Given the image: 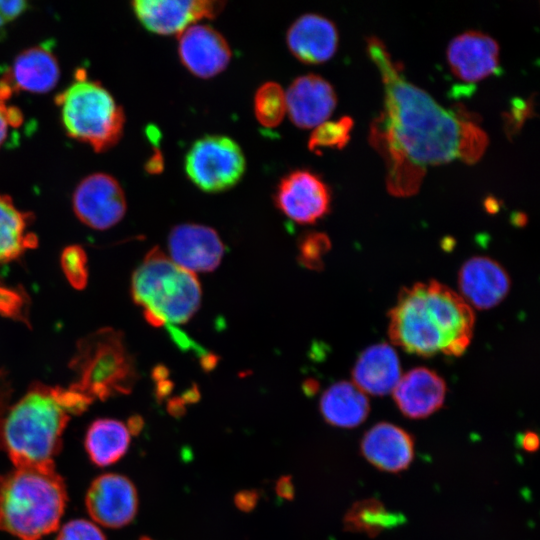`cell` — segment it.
Returning a JSON list of instances; mask_svg holds the SVG:
<instances>
[{
	"mask_svg": "<svg viewBox=\"0 0 540 540\" xmlns=\"http://www.w3.org/2000/svg\"><path fill=\"white\" fill-rule=\"evenodd\" d=\"M352 127L353 120L348 116L321 123L310 134L309 150L318 153L322 148H343L349 141Z\"/></svg>",
	"mask_w": 540,
	"mask_h": 540,
	"instance_id": "28",
	"label": "cell"
},
{
	"mask_svg": "<svg viewBox=\"0 0 540 540\" xmlns=\"http://www.w3.org/2000/svg\"><path fill=\"white\" fill-rule=\"evenodd\" d=\"M388 316L390 340L419 356H460L473 336L472 307L435 280L403 288Z\"/></svg>",
	"mask_w": 540,
	"mask_h": 540,
	"instance_id": "2",
	"label": "cell"
},
{
	"mask_svg": "<svg viewBox=\"0 0 540 540\" xmlns=\"http://www.w3.org/2000/svg\"><path fill=\"white\" fill-rule=\"evenodd\" d=\"M131 295L146 321L163 327L188 322L201 305L202 290L194 273L155 247L134 271Z\"/></svg>",
	"mask_w": 540,
	"mask_h": 540,
	"instance_id": "5",
	"label": "cell"
},
{
	"mask_svg": "<svg viewBox=\"0 0 540 540\" xmlns=\"http://www.w3.org/2000/svg\"><path fill=\"white\" fill-rule=\"evenodd\" d=\"M76 217L86 226L106 230L124 217L127 204L119 182L109 174L93 173L83 178L72 196Z\"/></svg>",
	"mask_w": 540,
	"mask_h": 540,
	"instance_id": "9",
	"label": "cell"
},
{
	"mask_svg": "<svg viewBox=\"0 0 540 540\" xmlns=\"http://www.w3.org/2000/svg\"><path fill=\"white\" fill-rule=\"evenodd\" d=\"M348 531L377 536L384 530L396 528L405 522L402 513L391 511L377 499H365L353 504L344 517Z\"/></svg>",
	"mask_w": 540,
	"mask_h": 540,
	"instance_id": "26",
	"label": "cell"
},
{
	"mask_svg": "<svg viewBox=\"0 0 540 540\" xmlns=\"http://www.w3.org/2000/svg\"><path fill=\"white\" fill-rule=\"evenodd\" d=\"M361 452L366 460L378 469L397 473L411 464L414 458V440L401 427L381 422L364 434Z\"/></svg>",
	"mask_w": 540,
	"mask_h": 540,
	"instance_id": "20",
	"label": "cell"
},
{
	"mask_svg": "<svg viewBox=\"0 0 540 540\" xmlns=\"http://www.w3.org/2000/svg\"><path fill=\"white\" fill-rule=\"evenodd\" d=\"M400 378L398 355L386 343L375 344L365 349L352 370L353 384L363 393L375 396L393 392Z\"/></svg>",
	"mask_w": 540,
	"mask_h": 540,
	"instance_id": "22",
	"label": "cell"
},
{
	"mask_svg": "<svg viewBox=\"0 0 540 540\" xmlns=\"http://www.w3.org/2000/svg\"><path fill=\"white\" fill-rule=\"evenodd\" d=\"M286 111L299 128H315L327 121L337 104L333 86L323 77L307 74L297 77L285 93Z\"/></svg>",
	"mask_w": 540,
	"mask_h": 540,
	"instance_id": "16",
	"label": "cell"
},
{
	"mask_svg": "<svg viewBox=\"0 0 540 540\" xmlns=\"http://www.w3.org/2000/svg\"><path fill=\"white\" fill-rule=\"evenodd\" d=\"M59 77V63L52 50L45 45H37L20 52L0 80L12 93L20 90L42 94L52 90Z\"/></svg>",
	"mask_w": 540,
	"mask_h": 540,
	"instance_id": "21",
	"label": "cell"
},
{
	"mask_svg": "<svg viewBox=\"0 0 540 540\" xmlns=\"http://www.w3.org/2000/svg\"><path fill=\"white\" fill-rule=\"evenodd\" d=\"M184 168L190 181L209 193L230 189L242 178L246 161L240 146L222 135L196 140L186 153Z\"/></svg>",
	"mask_w": 540,
	"mask_h": 540,
	"instance_id": "8",
	"label": "cell"
},
{
	"mask_svg": "<svg viewBox=\"0 0 540 540\" xmlns=\"http://www.w3.org/2000/svg\"><path fill=\"white\" fill-rule=\"evenodd\" d=\"M274 201L276 207L292 221L313 224L329 212L331 194L318 175L299 169L280 180Z\"/></svg>",
	"mask_w": 540,
	"mask_h": 540,
	"instance_id": "10",
	"label": "cell"
},
{
	"mask_svg": "<svg viewBox=\"0 0 540 540\" xmlns=\"http://www.w3.org/2000/svg\"><path fill=\"white\" fill-rule=\"evenodd\" d=\"M338 41L335 24L319 14L300 16L286 35L290 52L306 64H320L329 60L337 50Z\"/></svg>",
	"mask_w": 540,
	"mask_h": 540,
	"instance_id": "19",
	"label": "cell"
},
{
	"mask_svg": "<svg viewBox=\"0 0 540 540\" xmlns=\"http://www.w3.org/2000/svg\"><path fill=\"white\" fill-rule=\"evenodd\" d=\"M66 501L55 465L15 467L0 476V529L36 540L58 528Z\"/></svg>",
	"mask_w": 540,
	"mask_h": 540,
	"instance_id": "3",
	"label": "cell"
},
{
	"mask_svg": "<svg viewBox=\"0 0 540 540\" xmlns=\"http://www.w3.org/2000/svg\"><path fill=\"white\" fill-rule=\"evenodd\" d=\"M86 508L91 518L109 528L129 524L138 510V495L126 476L108 473L98 476L86 494Z\"/></svg>",
	"mask_w": 540,
	"mask_h": 540,
	"instance_id": "11",
	"label": "cell"
},
{
	"mask_svg": "<svg viewBox=\"0 0 540 540\" xmlns=\"http://www.w3.org/2000/svg\"><path fill=\"white\" fill-rule=\"evenodd\" d=\"M278 493L284 498H292L293 496V486L289 478H282L277 484Z\"/></svg>",
	"mask_w": 540,
	"mask_h": 540,
	"instance_id": "36",
	"label": "cell"
},
{
	"mask_svg": "<svg viewBox=\"0 0 540 540\" xmlns=\"http://www.w3.org/2000/svg\"><path fill=\"white\" fill-rule=\"evenodd\" d=\"M446 391L445 381L435 371L417 367L401 376L392 393L403 415L422 419L443 406Z\"/></svg>",
	"mask_w": 540,
	"mask_h": 540,
	"instance_id": "18",
	"label": "cell"
},
{
	"mask_svg": "<svg viewBox=\"0 0 540 540\" xmlns=\"http://www.w3.org/2000/svg\"><path fill=\"white\" fill-rule=\"evenodd\" d=\"M30 221L29 213L18 209L11 197L0 193V264L36 246V236L29 230Z\"/></svg>",
	"mask_w": 540,
	"mask_h": 540,
	"instance_id": "25",
	"label": "cell"
},
{
	"mask_svg": "<svg viewBox=\"0 0 540 540\" xmlns=\"http://www.w3.org/2000/svg\"><path fill=\"white\" fill-rule=\"evenodd\" d=\"M22 121V114L17 108L0 100V148L6 142L10 129L19 127Z\"/></svg>",
	"mask_w": 540,
	"mask_h": 540,
	"instance_id": "32",
	"label": "cell"
},
{
	"mask_svg": "<svg viewBox=\"0 0 540 540\" xmlns=\"http://www.w3.org/2000/svg\"><path fill=\"white\" fill-rule=\"evenodd\" d=\"M447 61L458 79L478 82L498 71L499 45L486 33L466 31L450 41Z\"/></svg>",
	"mask_w": 540,
	"mask_h": 540,
	"instance_id": "15",
	"label": "cell"
},
{
	"mask_svg": "<svg viewBox=\"0 0 540 540\" xmlns=\"http://www.w3.org/2000/svg\"><path fill=\"white\" fill-rule=\"evenodd\" d=\"M67 135L96 152L114 146L122 137L125 115L111 93L78 71L76 78L56 97Z\"/></svg>",
	"mask_w": 540,
	"mask_h": 540,
	"instance_id": "6",
	"label": "cell"
},
{
	"mask_svg": "<svg viewBox=\"0 0 540 540\" xmlns=\"http://www.w3.org/2000/svg\"><path fill=\"white\" fill-rule=\"evenodd\" d=\"M82 352V376L72 388L91 400L131 390L136 373L120 335L111 330L100 332Z\"/></svg>",
	"mask_w": 540,
	"mask_h": 540,
	"instance_id": "7",
	"label": "cell"
},
{
	"mask_svg": "<svg viewBox=\"0 0 540 540\" xmlns=\"http://www.w3.org/2000/svg\"><path fill=\"white\" fill-rule=\"evenodd\" d=\"M522 448L527 451H534L538 448V436L533 432H526L521 439Z\"/></svg>",
	"mask_w": 540,
	"mask_h": 540,
	"instance_id": "35",
	"label": "cell"
},
{
	"mask_svg": "<svg viewBox=\"0 0 540 540\" xmlns=\"http://www.w3.org/2000/svg\"><path fill=\"white\" fill-rule=\"evenodd\" d=\"M328 236L321 232L305 233L298 243V259L301 265L310 270L323 268V257L330 250Z\"/></svg>",
	"mask_w": 540,
	"mask_h": 540,
	"instance_id": "29",
	"label": "cell"
},
{
	"mask_svg": "<svg viewBox=\"0 0 540 540\" xmlns=\"http://www.w3.org/2000/svg\"><path fill=\"white\" fill-rule=\"evenodd\" d=\"M61 267L67 280L74 288L82 289L85 287L88 280L87 257L80 246H69L63 250Z\"/></svg>",
	"mask_w": 540,
	"mask_h": 540,
	"instance_id": "30",
	"label": "cell"
},
{
	"mask_svg": "<svg viewBox=\"0 0 540 540\" xmlns=\"http://www.w3.org/2000/svg\"><path fill=\"white\" fill-rule=\"evenodd\" d=\"M69 414L56 389L36 385L0 419V448L15 467L54 465Z\"/></svg>",
	"mask_w": 540,
	"mask_h": 540,
	"instance_id": "4",
	"label": "cell"
},
{
	"mask_svg": "<svg viewBox=\"0 0 540 540\" xmlns=\"http://www.w3.org/2000/svg\"><path fill=\"white\" fill-rule=\"evenodd\" d=\"M56 540H106L102 531L92 522L77 519L66 523Z\"/></svg>",
	"mask_w": 540,
	"mask_h": 540,
	"instance_id": "31",
	"label": "cell"
},
{
	"mask_svg": "<svg viewBox=\"0 0 540 540\" xmlns=\"http://www.w3.org/2000/svg\"><path fill=\"white\" fill-rule=\"evenodd\" d=\"M130 430L126 424L115 419H98L87 430L85 449L97 466H108L117 462L127 452Z\"/></svg>",
	"mask_w": 540,
	"mask_h": 540,
	"instance_id": "24",
	"label": "cell"
},
{
	"mask_svg": "<svg viewBox=\"0 0 540 540\" xmlns=\"http://www.w3.org/2000/svg\"><path fill=\"white\" fill-rule=\"evenodd\" d=\"M178 53L186 69L203 79L221 73L232 56L226 39L209 25H193L181 32Z\"/></svg>",
	"mask_w": 540,
	"mask_h": 540,
	"instance_id": "14",
	"label": "cell"
},
{
	"mask_svg": "<svg viewBox=\"0 0 540 540\" xmlns=\"http://www.w3.org/2000/svg\"><path fill=\"white\" fill-rule=\"evenodd\" d=\"M224 2L208 0H137L132 9L139 22L150 32L180 34L203 18H214Z\"/></svg>",
	"mask_w": 540,
	"mask_h": 540,
	"instance_id": "12",
	"label": "cell"
},
{
	"mask_svg": "<svg viewBox=\"0 0 540 540\" xmlns=\"http://www.w3.org/2000/svg\"><path fill=\"white\" fill-rule=\"evenodd\" d=\"M139 540H152V539L149 537H141Z\"/></svg>",
	"mask_w": 540,
	"mask_h": 540,
	"instance_id": "38",
	"label": "cell"
},
{
	"mask_svg": "<svg viewBox=\"0 0 540 540\" xmlns=\"http://www.w3.org/2000/svg\"><path fill=\"white\" fill-rule=\"evenodd\" d=\"M254 113L264 127L273 128L281 123L286 113V98L279 84L266 82L258 88L254 96Z\"/></svg>",
	"mask_w": 540,
	"mask_h": 540,
	"instance_id": "27",
	"label": "cell"
},
{
	"mask_svg": "<svg viewBox=\"0 0 540 540\" xmlns=\"http://www.w3.org/2000/svg\"><path fill=\"white\" fill-rule=\"evenodd\" d=\"M27 9L22 0H0V28L12 22Z\"/></svg>",
	"mask_w": 540,
	"mask_h": 540,
	"instance_id": "33",
	"label": "cell"
},
{
	"mask_svg": "<svg viewBox=\"0 0 540 540\" xmlns=\"http://www.w3.org/2000/svg\"><path fill=\"white\" fill-rule=\"evenodd\" d=\"M319 408L327 423L341 428L360 425L370 411L366 394L348 381L329 386L320 398Z\"/></svg>",
	"mask_w": 540,
	"mask_h": 540,
	"instance_id": "23",
	"label": "cell"
},
{
	"mask_svg": "<svg viewBox=\"0 0 540 540\" xmlns=\"http://www.w3.org/2000/svg\"><path fill=\"white\" fill-rule=\"evenodd\" d=\"M147 170L150 173H159L163 169V158L162 155L157 151L148 161Z\"/></svg>",
	"mask_w": 540,
	"mask_h": 540,
	"instance_id": "37",
	"label": "cell"
},
{
	"mask_svg": "<svg viewBox=\"0 0 540 540\" xmlns=\"http://www.w3.org/2000/svg\"><path fill=\"white\" fill-rule=\"evenodd\" d=\"M257 501V494L254 491H243L236 496V504L242 510H250Z\"/></svg>",
	"mask_w": 540,
	"mask_h": 540,
	"instance_id": "34",
	"label": "cell"
},
{
	"mask_svg": "<svg viewBox=\"0 0 540 540\" xmlns=\"http://www.w3.org/2000/svg\"><path fill=\"white\" fill-rule=\"evenodd\" d=\"M367 52L384 85V110L372 123L370 138L386 160L391 193L417 192L427 166L455 159L474 163L482 156L488 138L474 121L409 82L380 39L368 38Z\"/></svg>",
	"mask_w": 540,
	"mask_h": 540,
	"instance_id": "1",
	"label": "cell"
},
{
	"mask_svg": "<svg viewBox=\"0 0 540 540\" xmlns=\"http://www.w3.org/2000/svg\"><path fill=\"white\" fill-rule=\"evenodd\" d=\"M458 283L461 297L471 307L481 310L498 305L510 289L506 270L486 256L468 259L460 268Z\"/></svg>",
	"mask_w": 540,
	"mask_h": 540,
	"instance_id": "17",
	"label": "cell"
},
{
	"mask_svg": "<svg viewBox=\"0 0 540 540\" xmlns=\"http://www.w3.org/2000/svg\"><path fill=\"white\" fill-rule=\"evenodd\" d=\"M167 244L171 260L192 273L214 271L225 251L213 228L193 223L173 227Z\"/></svg>",
	"mask_w": 540,
	"mask_h": 540,
	"instance_id": "13",
	"label": "cell"
}]
</instances>
